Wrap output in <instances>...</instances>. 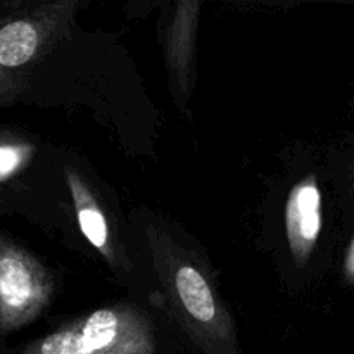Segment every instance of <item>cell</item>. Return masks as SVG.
I'll use <instances>...</instances> for the list:
<instances>
[{
    "label": "cell",
    "mask_w": 354,
    "mask_h": 354,
    "mask_svg": "<svg viewBox=\"0 0 354 354\" xmlns=\"http://www.w3.org/2000/svg\"><path fill=\"white\" fill-rule=\"evenodd\" d=\"M322 228L320 192L313 183L292 190L287 203V230L296 249H308L318 239Z\"/></svg>",
    "instance_id": "cell-1"
},
{
    "label": "cell",
    "mask_w": 354,
    "mask_h": 354,
    "mask_svg": "<svg viewBox=\"0 0 354 354\" xmlns=\"http://www.w3.org/2000/svg\"><path fill=\"white\" fill-rule=\"evenodd\" d=\"M35 303V280L23 258H0V306L9 315H21Z\"/></svg>",
    "instance_id": "cell-2"
},
{
    "label": "cell",
    "mask_w": 354,
    "mask_h": 354,
    "mask_svg": "<svg viewBox=\"0 0 354 354\" xmlns=\"http://www.w3.org/2000/svg\"><path fill=\"white\" fill-rule=\"evenodd\" d=\"M176 289L185 310L199 322H211L216 304L209 286L194 266H182L176 273Z\"/></svg>",
    "instance_id": "cell-3"
},
{
    "label": "cell",
    "mask_w": 354,
    "mask_h": 354,
    "mask_svg": "<svg viewBox=\"0 0 354 354\" xmlns=\"http://www.w3.org/2000/svg\"><path fill=\"white\" fill-rule=\"evenodd\" d=\"M38 45V33L33 24L14 21L0 28V66L17 68L30 61Z\"/></svg>",
    "instance_id": "cell-4"
},
{
    "label": "cell",
    "mask_w": 354,
    "mask_h": 354,
    "mask_svg": "<svg viewBox=\"0 0 354 354\" xmlns=\"http://www.w3.org/2000/svg\"><path fill=\"white\" fill-rule=\"evenodd\" d=\"M78 223L90 244L97 249H104L107 244V227L106 220L95 207H83L78 213Z\"/></svg>",
    "instance_id": "cell-5"
},
{
    "label": "cell",
    "mask_w": 354,
    "mask_h": 354,
    "mask_svg": "<svg viewBox=\"0 0 354 354\" xmlns=\"http://www.w3.org/2000/svg\"><path fill=\"white\" fill-rule=\"evenodd\" d=\"M21 152L12 145H0V178L10 175L19 166Z\"/></svg>",
    "instance_id": "cell-6"
},
{
    "label": "cell",
    "mask_w": 354,
    "mask_h": 354,
    "mask_svg": "<svg viewBox=\"0 0 354 354\" xmlns=\"http://www.w3.org/2000/svg\"><path fill=\"white\" fill-rule=\"evenodd\" d=\"M346 273H348L349 279L354 282V241H353L351 248H349L348 258H346Z\"/></svg>",
    "instance_id": "cell-7"
}]
</instances>
